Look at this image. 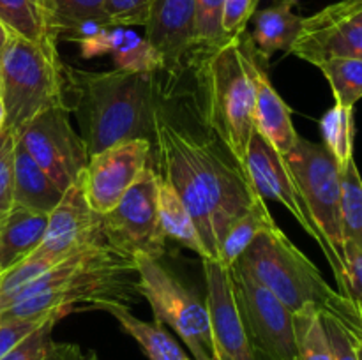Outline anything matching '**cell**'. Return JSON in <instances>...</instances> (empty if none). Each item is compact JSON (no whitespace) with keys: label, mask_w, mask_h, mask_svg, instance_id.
Listing matches in <instances>:
<instances>
[{"label":"cell","mask_w":362,"mask_h":360,"mask_svg":"<svg viewBox=\"0 0 362 360\" xmlns=\"http://www.w3.org/2000/svg\"><path fill=\"white\" fill-rule=\"evenodd\" d=\"M85 355L76 344L67 342H53L52 349L45 360H83Z\"/></svg>","instance_id":"obj_39"},{"label":"cell","mask_w":362,"mask_h":360,"mask_svg":"<svg viewBox=\"0 0 362 360\" xmlns=\"http://www.w3.org/2000/svg\"><path fill=\"white\" fill-rule=\"evenodd\" d=\"M60 318L59 314H48L41 318H13V320H0V359L7 355L16 344H20L27 335L35 328L41 327L49 318ZM62 320V318H60Z\"/></svg>","instance_id":"obj_35"},{"label":"cell","mask_w":362,"mask_h":360,"mask_svg":"<svg viewBox=\"0 0 362 360\" xmlns=\"http://www.w3.org/2000/svg\"><path fill=\"white\" fill-rule=\"evenodd\" d=\"M339 4H341L346 11H350V13L362 18V0H339Z\"/></svg>","instance_id":"obj_41"},{"label":"cell","mask_w":362,"mask_h":360,"mask_svg":"<svg viewBox=\"0 0 362 360\" xmlns=\"http://www.w3.org/2000/svg\"><path fill=\"white\" fill-rule=\"evenodd\" d=\"M317 67L327 78L336 104L354 108L356 102L362 99L361 59H331L324 60Z\"/></svg>","instance_id":"obj_29"},{"label":"cell","mask_w":362,"mask_h":360,"mask_svg":"<svg viewBox=\"0 0 362 360\" xmlns=\"http://www.w3.org/2000/svg\"><path fill=\"white\" fill-rule=\"evenodd\" d=\"M106 313L112 314L119 321L122 330L127 332L141 346L148 360H189L179 342L166 330L165 325L140 320L131 313V309L122 306L110 307Z\"/></svg>","instance_id":"obj_22"},{"label":"cell","mask_w":362,"mask_h":360,"mask_svg":"<svg viewBox=\"0 0 362 360\" xmlns=\"http://www.w3.org/2000/svg\"><path fill=\"white\" fill-rule=\"evenodd\" d=\"M322 321L334 360H359L356 352V335L331 314L322 313Z\"/></svg>","instance_id":"obj_37"},{"label":"cell","mask_w":362,"mask_h":360,"mask_svg":"<svg viewBox=\"0 0 362 360\" xmlns=\"http://www.w3.org/2000/svg\"><path fill=\"white\" fill-rule=\"evenodd\" d=\"M6 129V109H4V101L2 94H0V133Z\"/></svg>","instance_id":"obj_42"},{"label":"cell","mask_w":362,"mask_h":360,"mask_svg":"<svg viewBox=\"0 0 362 360\" xmlns=\"http://www.w3.org/2000/svg\"><path fill=\"white\" fill-rule=\"evenodd\" d=\"M341 173L343 242L362 251V179L356 159L339 168Z\"/></svg>","instance_id":"obj_27"},{"label":"cell","mask_w":362,"mask_h":360,"mask_svg":"<svg viewBox=\"0 0 362 360\" xmlns=\"http://www.w3.org/2000/svg\"><path fill=\"white\" fill-rule=\"evenodd\" d=\"M237 261L293 314L304 309L331 314L362 339L352 302L329 286L313 261L278 224L262 232Z\"/></svg>","instance_id":"obj_4"},{"label":"cell","mask_w":362,"mask_h":360,"mask_svg":"<svg viewBox=\"0 0 362 360\" xmlns=\"http://www.w3.org/2000/svg\"><path fill=\"white\" fill-rule=\"evenodd\" d=\"M16 138L62 193L80 182L90 157L83 138L71 124L69 109L62 106L46 109Z\"/></svg>","instance_id":"obj_11"},{"label":"cell","mask_w":362,"mask_h":360,"mask_svg":"<svg viewBox=\"0 0 362 360\" xmlns=\"http://www.w3.org/2000/svg\"><path fill=\"white\" fill-rule=\"evenodd\" d=\"M0 222H2V221H0Z\"/></svg>","instance_id":"obj_46"},{"label":"cell","mask_w":362,"mask_h":360,"mask_svg":"<svg viewBox=\"0 0 362 360\" xmlns=\"http://www.w3.org/2000/svg\"><path fill=\"white\" fill-rule=\"evenodd\" d=\"M106 242L101 214L92 210L80 182L64 191L62 200L48 214L45 236L32 258H41L55 267L71 254Z\"/></svg>","instance_id":"obj_13"},{"label":"cell","mask_w":362,"mask_h":360,"mask_svg":"<svg viewBox=\"0 0 362 360\" xmlns=\"http://www.w3.org/2000/svg\"><path fill=\"white\" fill-rule=\"evenodd\" d=\"M228 272L233 300L257 360H299L292 311L239 261Z\"/></svg>","instance_id":"obj_7"},{"label":"cell","mask_w":362,"mask_h":360,"mask_svg":"<svg viewBox=\"0 0 362 360\" xmlns=\"http://www.w3.org/2000/svg\"><path fill=\"white\" fill-rule=\"evenodd\" d=\"M320 131L324 147L341 168L354 157V108L334 102V106L322 116Z\"/></svg>","instance_id":"obj_28"},{"label":"cell","mask_w":362,"mask_h":360,"mask_svg":"<svg viewBox=\"0 0 362 360\" xmlns=\"http://www.w3.org/2000/svg\"><path fill=\"white\" fill-rule=\"evenodd\" d=\"M66 108L76 115L88 157L127 140H154L156 74L64 67Z\"/></svg>","instance_id":"obj_2"},{"label":"cell","mask_w":362,"mask_h":360,"mask_svg":"<svg viewBox=\"0 0 362 360\" xmlns=\"http://www.w3.org/2000/svg\"><path fill=\"white\" fill-rule=\"evenodd\" d=\"M64 67L57 41L34 42L11 35L0 62V94L7 131L18 134L46 109L66 108Z\"/></svg>","instance_id":"obj_5"},{"label":"cell","mask_w":362,"mask_h":360,"mask_svg":"<svg viewBox=\"0 0 362 360\" xmlns=\"http://www.w3.org/2000/svg\"><path fill=\"white\" fill-rule=\"evenodd\" d=\"M152 0H105V16L112 27H145Z\"/></svg>","instance_id":"obj_33"},{"label":"cell","mask_w":362,"mask_h":360,"mask_svg":"<svg viewBox=\"0 0 362 360\" xmlns=\"http://www.w3.org/2000/svg\"><path fill=\"white\" fill-rule=\"evenodd\" d=\"M60 318L53 316L46 320L39 328L23 339L20 344L14 346L4 359L0 360H45L53 346L52 332Z\"/></svg>","instance_id":"obj_34"},{"label":"cell","mask_w":362,"mask_h":360,"mask_svg":"<svg viewBox=\"0 0 362 360\" xmlns=\"http://www.w3.org/2000/svg\"><path fill=\"white\" fill-rule=\"evenodd\" d=\"M0 275H2V270H0Z\"/></svg>","instance_id":"obj_45"},{"label":"cell","mask_w":362,"mask_h":360,"mask_svg":"<svg viewBox=\"0 0 362 360\" xmlns=\"http://www.w3.org/2000/svg\"><path fill=\"white\" fill-rule=\"evenodd\" d=\"M258 0H225L221 28L225 39L240 37L257 13Z\"/></svg>","instance_id":"obj_36"},{"label":"cell","mask_w":362,"mask_h":360,"mask_svg":"<svg viewBox=\"0 0 362 360\" xmlns=\"http://www.w3.org/2000/svg\"><path fill=\"white\" fill-rule=\"evenodd\" d=\"M276 226L274 217L269 212L267 203L264 198H258L246 214L232 222L226 233L219 242V258L218 261L225 268H232L233 263L244 254L250 244L265 232L267 228Z\"/></svg>","instance_id":"obj_25"},{"label":"cell","mask_w":362,"mask_h":360,"mask_svg":"<svg viewBox=\"0 0 362 360\" xmlns=\"http://www.w3.org/2000/svg\"><path fill=\"white\" fill-rule=\"evenodd\" d=\"M297 0H279L274 6L255 13V28L250 44L255 55L267 62L276 52L290 53L303 28L304 16L293 11Z\"/></svg>","instance_id":"obj_18"},{"label":"cell","mask_w":362,"mask_h":360,"mask_svg":"<svg viewBox=\"0 0 362 360\" xmlns=\"http://www.w3.org/2000/svg\"><path fill=\"white\" fill-rule=\"evenodd\" d=\"M83 360H98V355H95V353H88Z\"/></svg>","instance_id":"obj_44"},{"label":"cell","mask_w":362,"mask_h":360,"mask_svg":"<svg viewBox=\"0 0 362 360\" xmlns=\"http://www.w3.org/2000/svg\"><path fill=\"white\" fill-rule=\"evenodd\" d=\"M62 191L52 182L45 169L30 157L16 138L13 205L48 215L62 200Z\"/></svg>","instance_id":"obj_20"},{"label":"cell","mask_w":362,"mask_h":360,"mask_svg":"<svg viewBox=\"0 0 362 360\" xmlns=\"http://www.w3.org/2000/svg\"><path fill=\"white\" fill-rule=\"evenodd\" d=\"M244 164H246L247 176H250L255 193L260 198H264V200L279 201V203L285 205L286 210L297 219L300 228L320 246L325 258H327L329 265H331L332 272H334L336 282H338V292L345 296V263L339 260L338 254L332 251V247L329 246L325 236L322 235L320 229L315 224L313 217L310 214V208H308L306 201H304L303 194H300L299 186H297L285 157L264 136H260L255 131L250 140V145H247Z\"/></svg>","instance_id":"obj_9"},{"label":"cell","mask_w":362,"mask_h":360,"mask_svg":"<svg viewBox=\"0 0 362 360\" xmlns=\"http://www.w3.org/2000/svg\"><path fill=\"white\" fill-rule=\"evenodd\" d=\"M285 161L322 235L345 263L341 233V173L324 143L297 138ZM346 267V263H345Z\"/></svg>","instance_id":"obj_8"},{"label":"cell","mask_w":362,"mask_h":360,"mask_svg":"<svg viewBox=\"0 0 362 360\" xmlns=\"http://www.w3.org/2000/svg\"><path fill=\"white\" fill-rule=\"evenodd\" d=\"M14 147L16 134L4 129L0 133V221H4L13 208Z\"/></svg>","instance_id":"obj_32"},{"label":"cell","mask_w":362,"mask_h":360,"mask_svg":"<svg viewBox=\"0 0 362 360\" xmlns=\"http://www.w3.org/2000/svg\"><path fill=\"white\" fill-rule=\"evenodd\" d=\"M346 289L345 296L352 302L362 328V251L345 244Z\"/></svg>","instance_id":"obj_38"},{"label":"cell","mask_w":362,"mask_h":360,"mask_svg":"<svg viewBox=\"0 0 362 360\" xmlns=\"http://www.w3.org/2000/svg\"><path fill=\"white\" fill-rule=\"evenodd\" d=\"M144 299L138 289L136 258L110 244L87 247L57 263L21 289L0 320L41 318L80 309L108 311Z\"/></svg>","instance_id":"obj_1"},{"label":"cell","mask_w":362,"mask_h":360,"mask_svg":"<svg viewBox=\"0 0 362 360\" xmlns=\"http://www.w3.org/2000/svg\"><path fill=\"white\" fill-rule=\"evenodd\" d=\"M161 176L147 166L119 203L101 214L106 242L131 256L159 260L165 253L166 236L159 226L158 196Z\"/></svg>","instance_id":"obj_10"},{"label":"cell","mask_w":362,"mask_h":360,"mask_svg":"<svg viewBox=\"0 0 362 360\" xmlns=\"http://www.w3.org/2000/svg\"><path fill=\"white\" fill-rule=\"evenodd\" d=\"M48 215L13 205L9 214L0 222V270L30 256L45 236Z\"/></svg>","instance_id":"obj_21"},{"label":"cell","mask_w":362,"mask_h":360,"mask_svg":"<svg viewBox=\"0 0 362 360\" xmlns=\"http://www.w3.org/2000/svg\"><path fill=\"white\" fill-rule=\"evenodd\" d=\"M200 56L205 126L246 172L247 145L255 133L258 56L243 35L228 39Z\"/></svg>","instance_id":"obj_3"},{"label":"cell","mask_w":362,"mask_h":360,"mask_svg":"<svg viewBox=\"0 0 362 360\" xmlns=\"http://www.w3.org/2000/svg\"><path fill=\"white\" fill-rule=\"evenodd\" d=\"M202 261L212 328V360H257L233 300L228 268L214 260Z\"/></svg>","instance_id":"obj_16"},{"label":"cell","mask_w":362,"mask_h":360,"mask_svg":"<svg viewBox=\"0 0 362 360\" xmlns=\"http://www.w3.org/2000/svg\"><path fill=\"white\" fill-rule=\"evenodd\" d=\"M0 21L11 34L28 41H57L49 32L42 0H0Z\"/></svg>","instance_id":"obj_26"},{"label":"cell","mask_w":362,"mask_h":360,"mask_svg":"<svg viewBox=\"0 0 362 360\" xmlns=\"http://www.w3.org/2000/svg\"><path fill=\"white\" fill-rule=\"evenodd\" d=\"M73 42H78L83 59L112 55L117 69L144 74H156L161 71L158 52L145 35L141 37L131 28L103 25L78 35Z\"/></svg>","instance_id":"obj_17"},{"label":"cell","mask_w":362,"mask_h":360,"mask_svg":"<svg viewBox=\"0 0 362 360\" xmlns=\"http://www.w3.org/2000/svg\"><path fill=\"white\" fill-rule=\"evenodd\" d=\"M194 14L197 0H152L145 39L161 59V73L170 78L168 92L175 88V80L193 56Z\"/></svg>","instance_id":"obj_15"},{"label":"cell","mask_w":362,"mask_h":360,"mask_svg":"<svg viewBox=\"0 0 362 360\" xmlns=\"http://www.w3.org/2000/svg\"><path fill=\"white\" fill-rule=\"evenodd\" d=\"M158 212L159 226H161V232L166 239L194 251L197 254H200L202 260H207V249L202 242V236L194 226L193 219H191L189 212L184 207L175 191L163 179L159 184Z\"/></svg>","instance_id":"obj_24"},{"label":"cell","mask_w":362,"mask_h":360,"mask_svg":"<svg viewBox=\"0 0 362 360\" xmlns=\"http://www.w3.org/2000/svg\"><path fill=\"white\" fill-rule=\"evenodd\" d=\"M223 7H225V0H197L193 55L214 49L228 41L223 35L221 28Z\"/></svg>","instance_id":"obj_31"},{"label":"cell","mask_w":362,"mask_h":360,"mask_svg":"<svg viewBox=\"0 0 362 360\" xmlns=\"http://www.w3.org/2000/svg\"><path fill=\"white\" fill-rule=\"evenodd\" d=\"M255 131L264 136L285 157L296 145L297 134L290 109L276 92L264 67L257 71V97H255Z\"/></svg>","instance_id":"obj_19"},{"label":"cell","mask_w":362,"mask_h":360,"mask_svg":"<svg viewBox=\"0 0 362 360\" xmlns=\"http://www.w3.org/2000/svg\"><path fill=\"white\" fill-rule=\"evenodd\" d=\"M138 289L154 313L156 323L173 328L194 360H212V328L209 307L161 261L136 256Z\"/></svg>","instance_id":"obj_6"},{"label":"cell","mask_w":362,"mask_h":360,"mask_svg":"<svg viewBox=\"0 0 362 360\" xmlns=\"http://www.w3.org/2000/svg\"><path fill=\"white\" fill-rule=\"evenodd\" d=\"M151 148V141L138 138L113 145L88 159L80 186L92 210L106 214L119 203L148 166Z\"/></svg>","instance_id":"obj_12"},{"label":"cell","mask_w":362,"mask_h":360,"mask_svg":"<svg viewBox=\"0 0 362 360\" xmlns=\"http://www.w3.org/2000/svg\"><path fill=\"white\" fill-rule=\"evenodd\" d=\"M356 352H357V356H359V360H362V339L356 337Z\"/></svg>","instance_id":"obj_43"},{"label":"cell","mask_w":362,"mask_h":360,"mask_svg":"<svg viewBox=\"0 0 362 360\" xmlns=\"http://www.w3.org/2000/svg\"><path fill=\"white\" fill-rule=\"evenodd\" d=\"M11 30L6 27V25L0 21V62H2V56H4V52H6L7 44H9V39H11Z\"/></svg>","instance_id":"obj_40"},{"label":"cell","mask_w":362,"mask_h":360,"mask_svg":"<svg viewBox=\"0 0 362 360\" xmlns=\"http://www.w3.org/2000/svg\"><path fill=\"white\" fill-rule=\"evenodd\" d=\"M293 327H296L299 360H334L320 311L304 309L296 313Z\"/></svg>","instance_id":"obj_30"},{"label":"cell","mask_w":362,"mask_h":360,"mask_svg":"<svg viewBox=\"0 0 362 360\" xmlns=\"http://www.w3.org/2000/svg\"><path fill=\"white\" fill-rule=\"evenodd\" d=\"M290 53L315 67L331 59L362 60V18L339 2L331 4L313 16L304 18Z\"/></svg>","instance_id":"obj_14"},{"label":"cell","mask_w":362,"mask_h":360,"mask_svg":"<svg viewBox=\"0 0 362 360\" xmlns=\"http://www.w3.org/2000/svg\"><path fill=\"white\" fill-rule=\"evenodd\" d=\"M42 4L49 32L57 42L67 41L87 25H110L105 16V0H42Z\"/></svg>","instance_id":"obj_23"}]
</instances>
